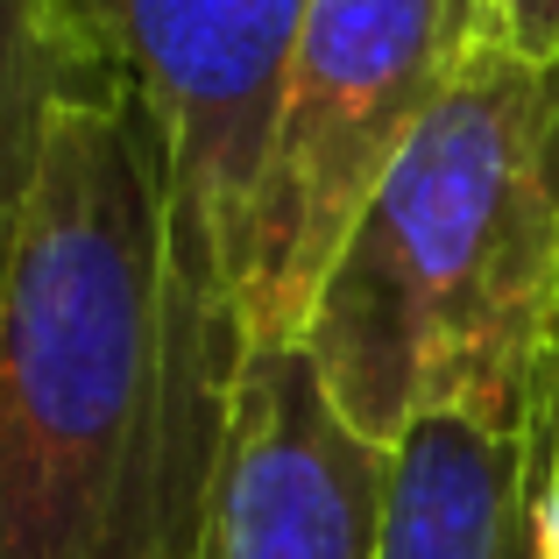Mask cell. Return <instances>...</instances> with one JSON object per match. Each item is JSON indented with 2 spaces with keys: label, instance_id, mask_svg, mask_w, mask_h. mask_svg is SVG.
Instances as JSON below:
<instances>
[{
  "label": "cell",
  "instance_id": "ba28073f",
  "mask_svg": "<svg viewBox=\"0 0 559 559\" xmlns=\"http://www.w3.org/2000/svg\"><path fill=\"white\" fill-rule=\"evenodd\" d=\"M489 22L503 28L518 50L532 57H559V0H481Z\"/></svg>",
  "mask_w": 559,
  "mask_h": 559
},
{
  "label": "cell",
  "instance_id": "8992f818",
  "mask_svg": "<svg viewBox=\"0 0 559 559\" xmlns=\"http://www.w3.org/2000/svg\"><path fill=\"white\" fill-rule=\"evenodd\" d=\"M538 439L475 418H425L390 467L382 559H538Z\"/></svg>",
  "mask_w": 559,
  "mask_h": 559
},
{
  "label": "cell",
  "instance_id": "3957f363",
  "mask_svg": "<svg viewBox=\"0 0 559 559\" xmlns=\"http://www.w3.org/2000/svg\"><path fill=\"white\" fill-rule=\"evenodd\" d=\"M481 0H305L248 219L241 347H298L376 178L453 79Z\"/></svg>",
  "mask_w": 559,
  "mask_h": 559
},
{
  "label": "cell",
  "instance_id": "52a82bcc",
  "mask_svg": "<svg viewBox=\"0 0 559 559\" xmlns=\"http://www.w3.org/2000/svg\"><path fill=\"white\" fill-rule=\"evenodd\" d=\"M93 99H128V85L114 79L79 8L71 0H0V276H8L14 227H22L28 185L50 150V128L64 121V107H93Z\"/></svg>",
  "mask_w": 559,
  "mask_h": 559
},
{
  "label": "cell",
  "instance_id": "5b68a950",
  "mask_svg": "<svg viewBox=\"0 0 559 559\" xmlns=\"http://www.w3.org/2000/svg\"><path fill=\"white\" fill-rule=\"evenodd\" d=\"M396 453L333 411L305 347H255L227 390L199 559H382Z\"/></svg>",
  "mask_w": 559,
  "mask_h": 559
},
{
  "label": "cell",
  "instance_id": "277c9868",
  "mask_svg": "<svg viewBox=\"0 0 559 559\" xmlns=\"http://www.w3.org/2000/svg\"><path fill=\"white\" fill-rule=\"evenodd\" d=\"M156 142L191 290L241 333L248 219L305 0H71Z\"/></svg>",
  "mask_w": 559,
  "mask_h": 559
},
{
  "label": "cell",
  "instance_id": "6da1fadb",
  "mask_svg": "<svg viewBox=\"0 0 559 559\" xmlns=\"http://www.w3.org/2000/svg\"><path fill=\"white\" fill-rule=\"evenodd\" d=\"M241 355L135 99L64 107L0 276V559H199Z\"/></svg>",
  "mask_w": 559,
  "mask_h": 559
},
{
  "label": "cell",
  "instance_id": "7a4b0ae2",
  "mask_svg": "<svg viewBox=\"0 0 559 559\" xmlns=\"http://www.w3.org/2000/svg\"><path fill=\"white\" fill-rule=\"evenodd\" d=\"M298 347L382 453L425 418L503 425L552 453L559 57L518 50L481 14L355 213Z\"/></svg>",
  "mask_w": 559,
  "mask_h": 559
}]
</instances>
